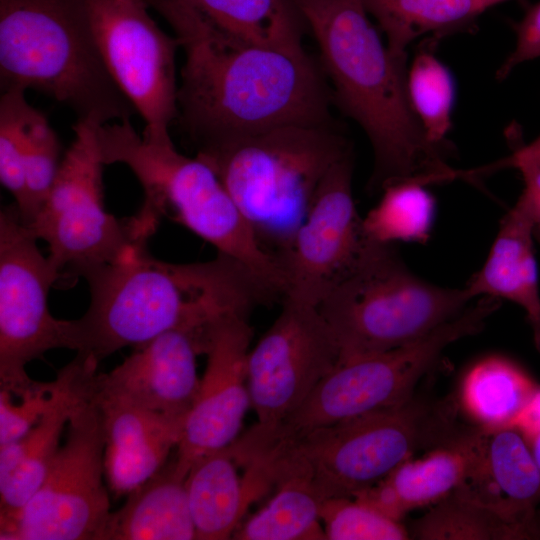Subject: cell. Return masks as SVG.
Returning <instances> with one entry per match:
<instances>
[{"mask_svg": "<svg viewBox=\"0 0 540 540\" xmlns=\"http://www.w3.org/2000/svg\"><path fill=\"white\" fill-rule=\"evenodd\" d=\"M184 51L177 121L197 148L278 127L331 125L329 95L306 51L249 43L183 0H146Z\"/></svg>", "mask_w": 540, "mask_h": 540, "instance_id": "cell-1", "label": "cell"}, {"mask_svg": "<svg viewBox=\"0 0 540 540\" xmlns=\"http://www.w3.org/2000/svg\"><path fill=\"white\" fill-rule=\"evenodd\" d=\"M83 278L90 304L83 316L67 320V348L99 363L168 331L195 338L213 321L248 316L274 298L248 268L220 253L205 262L169 263L144 247L131 260L97 267Z\"/></svg>", "mask_w": 540, "mask_h": 540, "instance_id": "cell-2", "label": "cell"}, {"mask_svg": "<svg viewBox=\"0 0 540 540\" xmlns=\"http://www.w3.org/2000/svg\"><path fill=\"white\" fill-rule=\"evenodd\" d=\"M320 49L339 107L366 133L374 167L372 193L401 181L423 185L459 178L433 143L407 90V56L393 54L367 17L361 0H293Z\"/></svg>", "mask_w": 540, "mask_h": 540, "instance_id": "cell-3", "label": "cell"}, {"mask_svg": "<svg viewBox=\"0 0 540 540\" xmlns=\"http://www.w3.org/2000/svg\"><path fill=\"white\" fill-rule=\"evenodd\" d=\"M453 400L411 397L286 439L245 445L241 459L263 473L270 486L297 478L323 499L353 497L422 449L430 450L467 428Z\"/></svg>", "mask_w": 540, "mask_h": 540, "instance_id": "cell-4", "label": "cell"}, {"mask_svg": "<svg viewBox=\"0 0 540 540\" xmlns=\"http://www.w3.org/2000/svg\"><path fill=\"white\" fill-rule=\"evenodd\" d=\"M0 87L41 92L96 126L137 113L104 63L90 0H0Z\"/></svg>", "mask_w": 540, "mask_h": 540, "instance_id": "cell-5", "label": "cell"}, {"mask_svg": "<svg viewBox=\"0 0 540 540\" xmlns=\"http://www.w3.org/2000/svg\"><path fill=\"white\" fill-rule=\"evenodd\" d=\"M333 125L278 127L198 149L281 264L330 168L352 152ZM282 266V264H281Z\"/></svg>", "mask_w": 540, "mask_h": 540, "instance_id": "cell-6", "label": "cell"}, {"mask_svg": "<svg viewBox=\"0 0 540 540\" xmlns=\"http://www.w3.org/2000/svg\"><path fill=\"white\" fill-rule=\"evenodd\" d=\"M97 144L105 165H126L140 182L142 210L161 220L168 216L248 268L274 295L285 291L278 260L257 241L247 220L215 171L199 157L177 151L171 139L139 134L131 120L97 128Z\"/></svg>", "mask_w": 540, "mask_h": 540, "instance_id": "cell-7", "label": "cell"}, {"mask_svg": "<svg viewBox=\"0 0 540 540\" xmlns=\"http://www.w3.org/2000/svg\"><path fill=\"white\" fill-rule=\"evenodd\" d=\"M473 298L415 275L392 244L370 240L317 309L332 329L340 359L412 343L462 314Z\"/></svg>", "mask_w": 540, "mask_h": 540, "instance_id": "cell-8", "label": "cell"}, {"mask_svg": "<svg viewBox=\"0 0 540 540\" xmlns=\"http://www.w3.org/2000/svg\"><path fill=\"white\" fill-rule=\"evenodd\" d=\"M498 306L497 300L480 297L458 317L412 343L341 358L291 415L273 427L254 425L246 432L248 440L286 439L407 401L443 351L457 340L479 333Z\"/></svg>", "mask_w": 540, "mask_h": 540, "instance_id": "cell-9", "label": "cell"}, {"mask_svg": "<svg viewBox=\"0 0 540 540\" xmlns=\"http://www.w3.org/2000/svg\"><path fill=\"white\" fill-rule=\"evenodd\" d=\"M98 127L76 121L74 140L49 194L28 224L48 244V258L61 278L83 277L97 267L131 260L147 247L158 225L142 213L116 218L105 211Z\"/></svg>", "mask_w": 540, "mask_h": 540, "instance_id": "cell-10", "label": "cell"}, {"mask_svg": "<svg viewBox=\"0 0 540 540\" xmlns=\"http://www.w3.org/2000/svg\"><path fill=\"white\" fill-rule=\"evenodd\" d=\"M92 381L43 483L13 520L0 525L1 540H103L111 512L103 483V418Z\"/></svg>", "mask_w": 540, "mask_h": 540, "instance_id": "cell-11", "label": "cell"}, {"mask_svg": "<svg viewBox=\"0 0 540 540\" xmlns=\"http://www.w3.org/2000/svg\"><path fill=\"white\" fill-rule=\"evenodd\" d=\"M61 274L37 246L15 203L0 212V389L24 398L42 386L25 368L66 348L67 320L54 318L48 295Z\"/></svg>", "mask_w": 540, "mask_h": 540, "instance_id": "cell-12", "label": "cell"}, {"mask_svg": "<svg viewBox=\"0 0 540 540\" xmlns=\"http://www.w3.org/2000/svg\"><path fill=\"white\" fill-rule=\"evenodd\" d=\"M148 6L146 0H90L104 63L143 118L142 135L168 140L178 115L175 57L180 44L155 22Z\"/></svg>", "mask_w": 540, "mask_h": 540, "instance_id": "cell-13", "label": "cell"}, {"mask_svg": "<svg viewBox=\"0 0 540 540\" xmlns=\"http://www.w3.org/2000/svg\"><path fill=\"white\" fill-rule=\"evenodd\" d=\"M340 355L334 333L317 307L284 298L278 317L248 354L256 425L273 427L291 415Z\"/></svg>", "mask_w": 540, "mask_h": 540, "instance_id": "cell-14", "label": "cell"}, {"mask_svg": "<svg viewBox=\"0 0 540 540\" xmlns=\"http://www.w3.org/2000/svg\"><path fill=\"white\" fill-rule=\"evenodd\" d=\"M353 160L352 151L330 168L282 259L286 299L318 307L370 240L353 199Z\"/></svg>", "mask_w": 540, "mask_h": 540, "instance_id": "cell-15", "label": "cell"}, {"mask_svg": "<svg viewBox=\"0 0 540 540\" xmlns=\"http://www.w3.org/2000/svg\"><path fill=\"white\" fill-rule=\"evenodd\" d=\"M251 338L248 316L231 314L209 324L198 339L207 365L174 457L175 471L183 478L196 459L238 438L251 406L247 371Z\"/></svg>", "mask_w": 540, "mask_h": 540, "instance_id": "cell-16", "label": "cell"}, {"mask_svg": "<svg viewBox=\"0 0 540 540\" xmlns=\"http://www.w3.org/2000/svg\"><path fill=\"white\" fill-rule=\"evenodd\" d=\"M454 492L497 514L519 539H536L540 468L516 427L482 429L475 458Z\"/></svg>", "mask_w": 540, "mask_h": 540, "instance_id": "cell-17", "label": "cell"}, {"mask_svg": "<svg viewBox=\"0 0 540 540\" xmlns=\"http://www.w3.org/2000/svg\"><path fill=\"white\" fill-rule=\"evenodd\" d=\"M98 365L94 357L77 353L51 381L50 403L39 421L23 438L0 446V525L13 520L43 483Z\"/></svg>", "mask_w": 540, "mask_h": 540, "instance_id": "cell-18", "label": "cell"}, {"mask_svg": "<svg viewBox=\"0 0 540 540\" xmlns=\"http://www.w3.org/2000/svg\"><path fill=\"white\" fill-rule=\"evenodd\" d=\"M192 334L172 330L135 348L108 373L97 372V393L170 416L186 417L196 399L199 355Z\"/></svg>", "mask_w": 540, "mask_h": 540, "instance_id": "cell-19", "label": "cell"}, {"mask_svg": "<svg viewBox=\"0 0 540 540\" xmlns=\"http://www.w3.org/2000/svg\"><path fill=\"white\" fill-rule=\"evenodd\" d=\"M92 395L103 418L106 481L116 496L128 495L167 463L181 441L187 418L101 395L93 381Z\"/></svg>", "mask_w": 540, "mask_h": 540, "instance_id": "cell-20", "label": "cell"}, {"mask_svg": "<svg viewBox=\"0 0 540 540\" xmlns=\"http://www.w3.org/2000/svg\"><path fill=\"white\" fill-rule=\"evenodd\" d=\"M481 432L480 427L466 429L428 450L423 457L405 460L352 498L397 521L412 510L436 504L452 493L466 476Z\"/></svg>", "mask_w": 540, "mask_h": 540, "instance_id": "cell-21", "label": "cell"}, {"mask_svg": "<svg viewBox=\"0 0 540 540\" xmlns=\"http://www.w3.org/2000/svg\"><path fill=\"white\" fill-rule=\"evenodd\" d=\"M229 446L196 459L186 477L189 508L198 540L233 537L248 506L270 486L251 466L245 475Z\"/></svg>", "mask_w": 540, "mask_h": 540, "instance_id": "cell-22", "label": "cell"}, {"mask_svg": "<svg viewBox=\"0 0 540 540\" xmlns=\"http://www.w3.org/2000/svg\"><path fill=\"white\" fill-rule=\"evenodd\" d=\"M533 237L531 220L514 205L501 221L485 263L465 288L473 299L489 296L522 307L540 352V293Z\"/></svg>", "mask_w": 540, "mask_h": 540, "instance_id": "cell-23", "label": "cell"}, {"mask_svg": "<svg viewBox=\"0 0 540 540\" xmlns=\"http://www.w3.org/2000/svg\"><path fill=\"white\" fill-rule=\"evenodd\" d=\"M185 482L167 462L110 513L103 540L196 539Z\"/></svg>", "mask_w": 540, "mask_h": 540, "instance_id": "cell-24", "label": "cell"}, {"mask_svg": "<svg viewBox=\"0 0 540 540\" xmlns=\"http://www.w3.org/2000/svg\"><path fill=\"white\" fill-rule=\"evenodd\" d=\"M222 30L249 43L304 51L307 23L293 0H183Z\"/></svg>", "mask_w": 540, "mask_h": 540, "instance_id": "cell-25", "label": "cell"}, {"mask_svg": "<svg viewBox=\"0 0 540 540\" xmlns=\"http://www.w3.org/2000/svg\"><path fill=\"white\" fill-rule=\"evenodd\" d=\"M378 22L390 51L407 56L415 40L470 31L484 9L476 0H361Z\"/></svg>", "mask_w": 540, "mask_h": 540, "instance_id": "cell-26", "label": "cell"}, {"mask_svg": "<svg viewBox=\"0 0 540 540\" xmlns=\"http://www.w3.org/2000/svg\"><path fill=\"white\" fill-rule=\"evenodd\" d=\"M538 385L516 363L501 356L476 362L465 374L460 402L482 429L513 426Z\"/></svg>", "mask_w": 540, "mask_h": 540, "instance_id": "cell-27", "label": "cell"}, {"mask_svg": "<svg viewBox=\"0 0 540 540\" xmlns=\"http://www.w3.org/2000/svg\"><path fill=\"white\" fill-rule=\"evenodd\" d=\"M269 502L233 534L238 540H322L323 499L305 480L290 478L276 485Z\"/></svg>", "mask_w": 540, "mask_h": 540, "instance_id": "cell-28", "label": "cell"}, {"mask_svg": "<svg viewBox=\"0 0 540 540\" xmlns=\"http://www.w3.org/2000/svg\"><path fill=\"white\" fill-rule=\"evenodd\" d=\"M375 207L363 218L366 236L375 242L425 241L430 234L435 201L425 185L401 181L385 187Z\"/></svg>", "mask_w": 540, "mask_h": 540, "instance_id": "cell-29", "label": "cell"}, {"mask_svg": "<svg viewBox=\"0 0 540 540\" xmlns=\"http://www.w3.org/2000/svg\"><path fill=\"white\" fill-rule=\"evenodd\" d=\"M408 531L410 539L418 540H519L497 514L454 491L432 505Z\"/></svg>", "mask_w": 540, "mask_h": 540, "instance_id": "cell-30", "label": "cell"}, {"mask_svg": "<svg viewBox=\"0 0 540 540\" xmlns=\"http://www.w3.org/2000/svg\"><path fill=\"white\" fill-rule=\"evenodd\" d=\"M407 90L428 138L435 144L447 145L455 95L448 68L431 51H420L408 68Z\"/></svg>", "mask_w": 540, "mask_h": 540, "instance_id": "cell-31", "label": "cell"}, {"mask_svg": "<svg viewBox=\"0 0 540 540\" xmlns=\"http://www.w3.org/2000/svg\"><path fill=\"white\" fill-rule=\"evenodd\" d=\"M60 142L46 116L35 108L30 119L25 145V200L18 208L24 223L30 224L53 185L60 167Z\"/></svg>", "mask_w": 540, "mask_h": 540, "instance_id": "cell-32", "label": "cell"}, {"mask_svg": "<svg viewBox=\"0 0 540 540\" xmlns=\"http://www.w3.org/2000/svg\"><path fill=\"white\" fill-rule=\"evenodd\" d=\"M35 108L25 91L1 92L0 98V180L21 208L25 200L24 158L27 128Z\"/></svg>", "mask_w": 540, "mask_h": 540, "instance_id": "cell-33", "label": "cell"}, {"mask_svg": "<svg viewBox=\"0 0 540 540\" xmlns=\"http://www.w3.org/2000/svg\"><path fill=\"white\" fill-rule=\"evenodd\" d=\"M329 540H405L409 531L369 505L351 497L323 501L320 512Z\"/></svg>", "mask_w": 540, "mask_h": 540, "instance_id": "cell-34", "label": "cell"}, {"mask_svg": "<svg viewBox=\"0 0 540 540\" xmlns=\"http://www.w3.org/2000/svg\"><path fill=\"white\" fill-rule=\"evenodd\" d=\"M51 382H44L34 393L11 401L12 394L0 389V446L23 438L39 421L50 403Z\"/></svg>", "mask_w": 540, "mask_h": 540, "instance_id": "cell-35", "label": "cell"}, {"mask_svg": "<svg viewBox=\"0 0 540 540\" xmlns=\"http://www.w3.org/2000/svg\"><path fill=\"white\" fill-rule=\"evenodd\" d=\"M516 43L499 67L496 77L505 79L518 65L540 57V1L529 6L520 21L514 23Z\"/></svg>", "mask_w": 540, "mask_h": 540, "instance_id": "cell-36", "label": "cell"}, {"mask_svg": "<svg viewBox=\"0 0 540 540\" xmlns=\"http://www.w3.org/2000/svg\"><path fill=\"white\" fill-rule=\"evenodd\" d=\"M507 167L518 169L524 180V189L516 204L531 220L534 232L540 233V163L520 160Z\"/></svg>", "mask_w": 540, "mask_h": 540, "instance_id": "cell-37", "label": "cell"}, {"mask_svg": "<svg viewBox=\"0 0 540 540\" xmlns=\"http://www.w3.org/2000/svg\"><path fill=\"white\" fill-rule=\"evenodd\" d=\"M514 427H516L530 443L540 433V386L522 409Z\"/></svg>", "mask_w": 540, "mask_h": 540, "instance_id": "cell-38", "label": "cell"}, {"mask_svg": "<svg viewBox=\"0 0 540 540\" xmlns=\"http://www.w3.org/2000/svg\"><path fill=\"white\" fill-rule=\"evenodd\" d=\"M520 160L534 161L540 163V135L529 144L516 141L513 153L488 167H483L484 171L492 172L494 170L506 168L510 163Z\"/></svg>", "mask_w": 540, "mask_h": 540, "instance_id": "cell-39", "label": "cell"}, {"mask_svg": "<svg viewBox=\"0 0 540 540\" xmlns=\"http://www.w3.org/2000/svg\"><path fill=\"white\" fill-rule=\"evenodd\" d=\"M533 456L540 468V433L529 443Z\"/></svg>", "mask_w": 540, "mask_h": 540, "instance_id": "cell-40", "label": "cell"}, {"mask_svg": "<svg viewBox=\"0 0 540 540\" xmlns=\"http://www.w3.org/2000/svg\"><path fill=\"white\" fill-rule=\"evenodd\" d=\"M478 2V4L484 9V11L493 6V5H496V4H499L503 1H506V0H476Z\"/></svg>", "mask_w": 540, "mask_h": 540, "instance_id": "cell-41", "label": "cell"}, {"mask_svg": "<svg viewBox=\"0 0 540 540\" xmlns=\"http://www.w3.org/2000/svg\"><path fill=\"white\" fill-rule=\"evenodd\" d=\"M538 538H540V508L538 510L537 520H536V539Z\"/></svg>", "mask_w": 540, "mask_h": 540, "instance_id": "cell-42", "label": "cell"}, {"mask_svg": "<svg viewBox=\"0 0 540 540\" xmlns=\"http://www.w3.org/2000/svg\"><path fill=\"white\" fill-rule=\"evenodd\" d=\"M534 237L536 238V240L539 242L540 244V233L538 232H534Z\"/></svg>", "mask_w": 540, "mask_h": 540, "instance_id": "cell-43", "label": "cell"}]
</instances>
